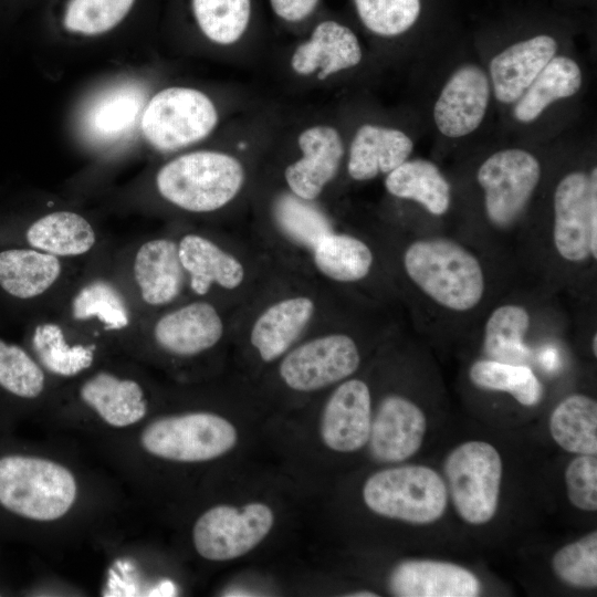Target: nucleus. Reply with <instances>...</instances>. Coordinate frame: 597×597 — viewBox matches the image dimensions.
I'll return each instance as SVG.
<instances>
[{"mask_svg":"<svg viewBox=\"0 0 597 597\" xmlns=\"http://www.w3.org/2000/svg\"><path fill=\"white\" fill-rule=\"evenodd\" d=\"M404 268L427 297L450 312H469L484 296L486 280L480 260L454 240L413 241L404 253Z\"/></svg>","mask_w":597,"mask_h":597,"instance_id":"obj_1","label":"nucleus"},{"mask_svg":"<svg viewBox=\"0 0 597 597\" xmlns=\"http://www.w3.org/2000/svg\"><path fill=\"white\" fill-rule=\"evenodd\" d=\"M244 168L234 156L199 150L164 165L156 186L170 203L190 212H210L228 205L241 190Z\"/></svg>","mask_w":597,"mask_h":597,"instance_id":"obj_2","label":"nucleus"},{"mask_svg":"<svg viewBox=\"0 0 597 597\" xmlns=\"http://www.w3.org/2000/svg\"><path fill=\"white\" fill-rule=\"evenodd\" d=\"M76 496L73 473L55 461L17 454L0 459V504L14 514L55 521L67 514Z\"/></svg>","mask_w":597,"mask_h":597,"instance_id":"obj_3","label":"nucleus"},{"mask_svg":"<svg viewBox=\"0 0 597 597\" xmlns=\"http://www.w3.org/2000/svg\"><path fill=\"white\" fill-rule=\"evenodd\" d=\"M363 500L377 515L423 525L444 514L448 489L433 469L402 465L371 474L364 483Z\"/></svg>","mask_w":597,"mask_h":597,"instance_id":"obj_4","label":"nucleus"},{"mask_svg":"<svg viewBox=\"0 0 597 597\" xmlns=\"http://www.w3.org/2000/svg\"><path fill=\"white\" fill-rule=\"evenodd\" d=\"M238 442V430L224 417L192 411L160 417L140 434L144 450L159 459L193 463L220 458Z\"/></svg>","mask_w":597,"mask_h":597,"instance_id":"obj_5","label":"nucleus"},{"mask_svg":"<svg viewBox=\"0 0 597 597\" xmlns=\"http://www.w3.org/2000/svg\"><path fill=\"white\" fill-rule=\"evenodd\" d=\"M443 471L458 515L472 525L490 522L498 511L503 474L499 451L485 441H467L447 455Z\"/></svg>","mask_w":597,"mask_h":597,"instance_id":"obj_6","label":"nucleus"},{"mask_svg":"<svg viewBox=\"0 0 597 597\" xmlns=\"http://www.w3.org/2000/svg\"><path fill=\"white\" fill-rule=\"evenodd\" d=\"M218 111L201 91L174 86L154 95L145 105L140 127L157 149L177 150L207 137L217 126Z\"/></svg>","mask_w":597,"mask_h":597,"instance_id":"obj_7","label":"nucleus"},{"mask_svg":"<svg viewBox=\"0 0 597 597\" xmlns=\"http://www.w3.org/2000/svg\"><path fill=\"white\" fill-rule=\"evenodd\" d=\"M274 512L263 502L243 506L214 505L205 511L192 527L196 552L205 559L226 562L256 547L274 525Z\"/></svg>","mask_w":597,"mask_h":597,"instance_id":"obj_8","label":"nucleus"},{"mask_svg":"<svg viewBox=\"0 0 597 597\" xmlns=\"http://www.w3.org/2000/svg\"><path fill=\"white\" fill-rule=\"evenodd\" d=\"M553 243L569 263L597 259V169L573 171L554 192Z\"/></svg>","mask_w":597,"mask_h":597,"instance_id":"obj_9","label":"nucleus"},{"mask_svg":"<svg viewBox=\"0 0 597 597\" xmlns=\"http://www.w3.org/2000/svg\"><path fill=\"white\" fill-rule=\"evenodd\" d=\"M476 179L484 191V210L496 229L514 226L541 179V165L528 151L504 149L480 166Z\"/></svg>","mask_w":597,"mask_h":597,"instance_id":"obj_10","label":"nucleus"},{"mask_svg":"<svg viewBox=\"0 0 597 597\" xmlns=\"http://www.w3.org/2000/svg\"><path fill=\"white\" fill-rule=\"evenodd\" d=\"M359 364L360 354L355 341L345 334H329L290 352L279 371L287 387L310 392L348 378Z\"/></svg>","mask_w":597,"mask_h":597,"instance_id":"obj_11","label":"nucleus"},{"mask_svg":"<svg viewBox=\"0 0 597 597\" xmlns=\"http://www.w3.org/2000/svg\"><path fill=\"white\" fill-rule=\"evenodd\" d=\"M371 396L360 379L343 381L327 399L320 422V436L331 450L358 451L367 444L371 425Z\"/></svg>","mask_w":597,"mask_h":597,"instance_id":"obj_12","label":"nucleus"},{"mask_svg":"<svg viewBox=\"0 0 597 597\" xmlns=\"http://www.w3.org/2000/svg\"><path fill=\"white\" fill-rule=\"evenodd\" d=\"M426 430L423 411L410 399L390 395L380 401L371 418L367 443L377 461L401 462L420 449Z\"/></svg>","mask_w":597,"mask_h":597,"instance_id":"obj_13","label":"nucleus"},{"mask_svg":"<svg viewBox=\"0 0 597 597\" xmlns=\"http://www.w3.org/2000/svg\"><path fill=\"white\" fill-rule=\"evenodd\" d=\"M490 83L478 65L459 67L443 86L433 108L434 123L443 135L462 137L475 130L484 118Z\"/></svg>","mask_w":597,"mask_h":597,"instance_id":"obj_14","label":"nucleus"},{"mask_svg":"<svg viewBox=\"0 0 597 597\" xmlns=\"http://www.w3.org/2000/svg\"><path fill=\"white\" fill-rule=\"evenodd\" d=\"M302 157L289 165L285 181L296 197L310 201L320 196L336 176L344 156L339 133L328 125H315L297 137Z\"/></svg>","mask_w":597,"mask_h":597,"instance_id":"obj_15","label":"nucleus"},{"mask_svg":"<svg viewBox=\"0 0 597 597\" xmlns=\"http://www.w3.org/2000/svg\"><path fill=\"white\" fill-rule=\"evenodd\" d=\"M388 588L398 597H475L480 595L481 583L458 564L407 559L391 569Z\"/></svg>","mask_w":597,"mask_h":597,"instance_id":"obj_16","label":"nucleus"},{"mask_svg":"<svg viewBox=\"0 0 597 597\" xmlns=\"http://www.w3.org/2000/svg\"><path fill=\"white\" fill-rule=\"evenodd\" d=\"M362 48L347 25L334 20L320 22L310 38L298 44L291 56L292 70L303 76L316 73L323 81L362 61Z\"/></svg>","mask_w":597,"mask_h":597,"instance_id":"obj_17","label":"nucleus"},{"mask_svg":"<svg viewBox=\"0 0 597 597\" xmlns=\"http://www.w3.org/2000/svg\"><path fill=\"white\" fill-rule=\"evenodd\" d=\"M145 101V92L137 84L109 87L96 96L83 114L85 138L97 146H111L126 139L140 122Z\"/></svg>","mask_w":597,"mask_h":597,"instance_id":"obj_18","label":"nucleus"},{"mask_svg":"<svg viewBox=\"0 0 597 597\" xmlns=\"http://www.w3.org/2000/svg\"><path fill=\"white\" fill-rule=\"evenodd\" d=\"M159 347L176 356H193L213 347L222 337L223 323L216 307L192 302L163 315L154 326Z\"/></svg>","mask_w":597,"mask_h":597,"instance_id":"obj_19","label":"nucleus"},{"mask_svg":"<svg viewBox=\"0 0 597 597\" xmlns=\"http://www.w3.org/2000/svg\"><path fill=\"white\" fill-rule=\"evenodd\" d=\"M557 48L552 35L537 34L495 55L490 63V75L498 101L506 104L516 102L555 56Z\"/></svg>","mask_w":597,"mask_h":597,"instance_id":"obj_20","label":"nucleus"},{"mask_svg":"<svg viewBox=\"0 0 597 597\" xmlns=\"http://www.w3.org/2000/svg\"><path fill=\"white\" fill-rule=\"evenodd\" d=\"M184 268L178 243L165 238L143 243L133 261V276L140 297L151 306L172 302L181 291Z\"/></svg>","mask_w":597,"mask_h":597,"instance_id":"obj_21","label":"nucleus"},{"mask_svg":"<svg viewBox=\"0 0 597 597\" xmlns=\"http://www.w3.org/2000/svg\"><path fill=\"white\" fill-rule=\"evenodd\" d=\"M412 140L401 130L365 124L360 126L349 147L348 175L358 181L389 174L408 159Z\"/></svg>","mask_w":597,"mask_h":597,"instance_id":"obj_22","label":"nucleus"},{"mask_svg":"<svg viewBox=\"0 0 597 597\" xmlns=\"http://www.w3.org/2000/svg\"><path fill=\"white\" fill-rule=\"evenodd\" d=\"M80 397L105 423L115 428L137 423L147 413L142 386L107 371L88 378L80 389Z\"/></svg>","mask_w":597,"mask_h":597,"instance_id":"obj_23","label":"nucleus"},{"mask_svg":"<svg viewBox=\"0 0 597 597\" xmlns=\"http://www.w3.org/2000/svg\"><path fill=\"white\" fill-rule=\"evenodd\" d=\"M178 252L184 271L190 277V287L198 295L208 293L213 284L235 289L244 279L240 261L202 235L182 237Z\"/></svg>","mask_w":597,"mask_h":597,"instance_id":"obj_24","label":"nucleus"},{"mask_svg":"<svg viewBox=\"0 0 597 597\" xmlns=\"http://www.w3.org/2000/svg\"><path fill=\"white\" fill-rule=\"evenodd\" d=\"M315 305L310 297L279 301L255 321L250 335L261 359L272 362L283 355L307 326Z\"/></svg>","mask_w":597,"mask_h":597,"instance_id":"obj_25","label":"nucleus"},{"mask_svg":"<svg viewBox=\"0 0 597 597\" xmlns=\"http://www.w3.org/2000/svg\"><path fill=\"white\" fill-rule=\"evenodd\" d=\"M57 256L38 249H9L0 252V286L18 298H33L59 280Z\"/></svg>","mask_w":597,"mask_h":597,"instance_id":"obj_26","label":"nucleus"},{"mask_svg":"<svg viewBox=\"0 0 597 597\" xmlns=\"http://www.w3.org/2000/svg\"><path fill=\"white\" fill-rule=\"evenodd\" d=\"M387 191L420 203L433 216L444 214L451 205V187L439 168L426 159L406 160L385 179Z\"/></svg>","mask_w":597,"mask_h":597,"instance_id":"obj_27","label":"nucleus"},{"mask_svg":"<svg viewBox=\"0 0 597 597\" xmlns=\"http://www.w3.org/2000/svg\"><path fill=\"white\" fill-rule=\"evenodd\" d=\"M25 237L32 248L57 258L86 254L96 243L92 224L72 211H55L39 218Z\"/></svg>","mask_w":597,"mask_h":597,"instance_id":"obj_28","label":"nucleus"},{"mask_svg":"<svg viewBox=\"0 0 597 597\" xmlns=\"http://www.w3.org/2000/svg\"><path fill=\"white\" fill-rule=\"evenodd\" d=\"M582 81V71L574 60L554 56L516 101L514 117L521 123L533 122L554 101L576 94Z\"/></svg>","mask_w":597,"mask_h":597,"instance_id":"obj_29","label":"nucleus"},{"mask_svg":"<svg viewBox=\"0 0 597 597\" xmlns=\"http://www.w3.org/2000/svg\"><path fill=\"white\" fill-rule=\"evenodd\" d=\"M549 432L565 451L597 454V402L583 394L565 397L552 411Z\"/></svg>","mask_w":597,"mask_h":597,"instance_id":"obj_30","label":"nucleus"},{"mask_svg":"<svg viewBox=\"0 0 597 597\" xmlns=\"http://www.w3.org/2000/svg\"><path fill=\"white\" fill-rule=\"evenodd\" d=\"M531 326L528 311L519 304H503L489 315L483 334L486 359L521 365L531 356L525 336Z\"/></svg>","mask_w":597,"mask_h":597,"instance_id":"obj_31","label":"nucleus"},{"mask_svg":"<svg viewBox=\"0 0 597 597\" xmlns=\"http://www.w3.org/2000/svg\"><path fill=\"white\" fill-rule=\"evenodd\" d=\"M316 268L338 282H356L366 277L374 256L362 240L333 231L323 235L313 247Z\"/></svg>","mask_w":597,"mask_h":597,"instance_id":"obj_32","label":"nucleus"},{"mask_svg":"<svg viewBox=\"0 0 597 597\" xmlns=\"http://www.w3.org/2000/svg\"><path fill=\"white\" fill-rule=\"evenodd\" d=\"M469 377L476 387L507 392L521 405L532 407L543 397V386L526 364L514 365L491 359L474 362Z\"/></svg>","mask_w":597,"mask_h":597,"instance_id":"obj_33","label":"nucleus"},{"mask_svg":"<svg viewBox=\"0 0 597 597\" xmlns=\"http://www.w3.org/2000/svg\"><path fill=\"white\" fill-rule=\"evenodd\" d=\"M32 345L41 364L59 376H75L90 368L94 360L92 346L69 344L62 328L55 323L38 325Z\"/></svg>","mask_w":597,"mask_h":597,"instance_id":"obj_34","label":"nucleus"},{"mask_svg":"<svg viewBox=\"0 0 597 597\" xmlns=\"http://www.w3.org/2000/svg\"><path fill=\"white\" fill-rule=\"evenodd\" d=\"M192 9L202 33L220 45L243 36L252 12L251 0H192Z\"/></svg>","mask_w":597,"mask_h":597,"instance_id":"obj_35","label":"nucleus"},{"mask_svg":"<svg viewBox=\"0 0 597 597\" xmlns=\"http://www.w3.org/2000/svg\"><path fill=\"white\" fill-rule=\"evenodd\" d=\"M75 320H96L108 331L129 325L130 312L118 290L105 280H94L81 287L71 302Z\"/></svg>","mask_w":597,"mask_h":597,"instance_id":"obj_36","label":"nucleus"},{"mask_svg":"<svg viewBox=\"0 0 597 597\" xmlns=\"http://www.w3.org/2000/svg\"><path fill=\"white\" fill-rule=\"evenodd\" d=\"M362 24L371 33L392 38L412 29L423 14V0H353Z\"/></svg>","mask_w":597,"mask_h":597,"instance_id":"obj_37","label":"nucleus"},{"mask_svg":"<svg viewBox=\"0 0 597 597\" xmlns=\"http://www.w3.org/2000/svg\"><path fill=\"white\" fill-rule=\"evenodd\" d=\"M552 568L564 584L582 589L597 586V532L558 549L552 558Z\"/></svg>","mask_w":597,"mask_h":597,"instance_id":"obj_38","label":"nucleus"},{"mask_svg":"<svg viewBox=\"0 0 597 597\" xmlns=\"http://www.w3.org/2000/svg\"><path fill=\"white\" fill-rule=\"evenodd\" d=\"M134 0H70L64 25L69 31L96 35L113 29L127 14Z\"/></svg>","mask_w":597,"mask_h":597,"instance_id":"obj_39","label":"nucleus"},{"mask_svg":"<svg viewBox=\"0 0 597 597\" xmlns=\"http://www.w3.org/2000/svg\"><path fill=\"white\" fill-rule=\"evenodd\" d=\"M41 367L18 345L0 339V386L22 398H35L44 389Z\"/></svg>","mask_w":597,"mask_h":597,"instance_id":"obj_40","label":"nucleus"},{"mask_svg":"<svg viewBox=\"0 0 597 597\" xmlns=\"http://www.w3.org/2000/svg\"><path fill=\"white\" fill-rule=\"evenodd\" d=\"M275 216L292 239L311 248L332 231L324 214L295 195H284L276 201Z\"/></svg>","mask_w":597,"mask_h":597,"instance_id":"obj_41","label":"nucleus"},{"mask_svg":"<svg viewBox=\"0 0 597 597\" xmlns=\"http://www.w3.org/2000/svg\"><path fill=\"white\" fill-rule=\"evenodd\" d=\"M565 484L570 503L582 510H597L596 454H578L565 470Z\"/></svg>","mask_w":597,"mask_h":597,"instance_id":"obj_42","label":"nucleus"},{"mask_svg":"<svg viewBox=\"0 0 597 597\" xmlns=\"http://www.w3.org/2000/svg\"><path fill=\"white\" fill-rule=\"evenodd\" d=\"M273 12L286 22H298L310 17L320 0H269Z\"/></svg>","mask_w":597,"mask_h":597,"instance_id":"obj_43","label":"nucleus"},{"mask_svg":"<svg viewBox=\"0 0 597 597\" xmlns=\"http://www.w3.org/2000/svg\"><path fill=\"white\" fill-rule=\"evenodd\" d=\"M349 596H353V597H377L378 595L374 594L373 591H369V590H360V591H357V593H353Z\"/></svg>","mask_w":597,"mask_h":597,"instance_id":"obj_44","label":"nucleus"},{"mask_svg":"<svg viewBox=\"0 0 597 597\" xmlns=\"http://www.w3.org/2000/svg\"><path fill=\"white\" fill-rule=\"evenodd\" d=\"M591 350H593L594 356L596 357L597 356V335L596 334H594L593 339H591Z\"/></svg>","mask_w":597,"mask_h":597,"instance_id":"obj_45","label":"nucleus"}]
</instances>
